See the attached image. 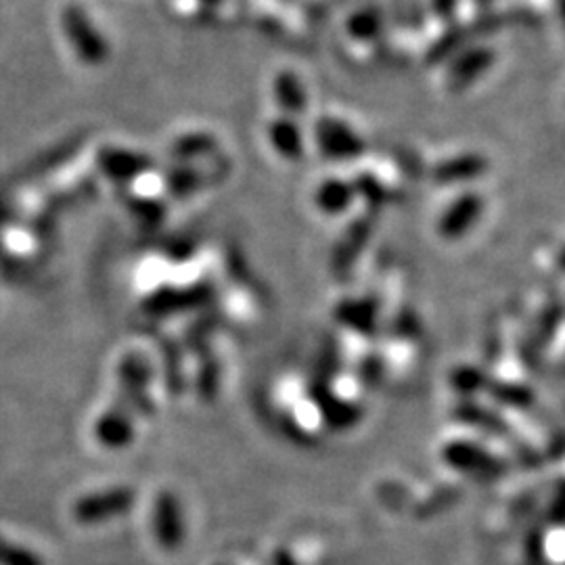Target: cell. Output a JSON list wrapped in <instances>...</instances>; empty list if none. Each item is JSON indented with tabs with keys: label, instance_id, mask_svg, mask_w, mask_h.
Instances as JSON below:
<instances>
[{
	"label": "cell",
	"instance_id": "21",
	"mask_svg": "<svg viewBox=\"0 0 565 565\" xmlns=\"http://www.w3.org/2000/svg\"><path fill=\"white\" fill-rule=\"evenodd\" d=\"M454 7H456V0H434V9L442 17H451Z\"/></svg>",
	"mask_w": 565,
	"mask_h": 565
},
{
	"label": "cell",
	"instance_id": "8",
	"mask_svg": "<svg viewBox=\"0 0 565 565\" xmlns=\"http://www.w3.org/2000/svg\"><path fill=\"white\" fill-rule=\"evenodd\" d=\"M268 141L273 149L289 162H296L304 155V135L298 122L289 115H281L268 126Z\"/></svg>",
	"mask_w": 565,
	"mask_h": 565
},
{
	"label": "cell",
	"instance_id": "18",
	"mask_svg": "<svg viewBox=\"0 0 565 565\" xmlns=\"http://www.w3.org/2000/svg\"><path fill=\"white\" fill-rule=\"evenodd\" d=\"M0 565H45V560L28 547L0 537Z\"/></svg>",
	"mask_w": 565,
	"mask_h": 565
},
{
	"label": "cell",
	"instance_id": "7",
	"mask_svg": "<svg viewBox=\"0 0 565 565\" xmlns=\"http://www.w3.org/2000/svg\"><path fill=\"white\" fill-rule=\"evenodd\" d=\"M97 440L112 451L126 449L135 438V422L128 406H112L108 409L95 427Z\"/></svg>",
	"mask_w": 565,
	"mask_h": 565
},
{
	"label": "cell",
	"instance_id": "15",
	"mask_svg": "<svg viewBox=\"0 0 565 565\" xmlns=\"http://www.w3.org/2000/svg\"><path fill=\"white\" fill-rule=\"evenodd\" d=\"M120 386H122L124 392L137 395L141 400L145 392H147V386H149V367H147V363L141 361V359H137V356L124 359V363L120 367Z\"/></svg>",
	"mask_w": 565,
	"mask_h": 565
},
{
	"label": "cell",
	"instance_id": "22",
	"mask_svg": "<svg viewBox=\"0 0 565 565\" xmlns=\"http://www.w3.org/2000/svg\"><path fill=\"white\" fill-rule=\"evenodd\" d=\"M553 515H555L560 522H565V484L562 486V490H560L557 499H555V505H553Z\"/></svg>",
	"mask_w": 565,
	"mask_h": 565
},
{
	"label": "cell",
	"instance_id": "2",
	"mask_svg": "<svg viewBox=\"0 0 565 565\" xmlns=\"http://www.w3.org/2000/svg\"><path fill=\"white\" fill-rule=\"evenodd\" d=\"M151 535L164 553H176L187 540V519L180 499L162 490L158 492L151 507Z\"/></svg>",
	"mask_w": 565,
	"mask_h": 565
},
{
	"label": "cell",
	"instance_id": "19",
	"mask_svg": "<svg viewBox=\"0 0 565 565\" xmlns=\"http://www.w3.org/2000/svg\"><path fill=\"white\" fill-rule=\"evenodd\" d=\"M452 384L459 392H478L486 379L478 368L463 367L452 375Z\"/></svg>",
	"mask_w": 565,
	"mask_h": 565
},
{
	"label": "cell",
	"instance_id": "11",
	"mask_svg": "<svg viewBox=\"0 0 565 565\" xmlns=\"http://www.w3.org/2000/svg\"><path fill=\"white\" fill-rule=\"evenodd\" d=\"M338 318L341 325L356 334H375L377 329V309L371 300H346L338 309Z\"/></svg>",
	"mask_w": 565,
	"mask_h": 565
},
{
	"label": "cell",
	"instance_id": "10",
	"mask_svg": "<svg viewBox=\"0 0 565 565\" xmlns=\"http://www.w3.org/2000/svg\"><path fill=\"white\" fill-rule=\"evenodd\" d=\"M354 198H356L354 185H350L341 178H329V180L321 183L314 199H316V205L321 208L323 214L339 216L352 205Z\"/></svg>",
	"mask_w": 565,
	"mask_h": 565
},
{
	"label": "cell",
	"instance_id": "16",
	"mask_svg": "<svg viewBox=\"0 0 565 565\" xmlns=\"http://www.w3.org/2000/svg\"><path fill=\"white\" fill-rule=\"evenodd\" d=\"M384 15L375 9H361L348 20V34L356 40H373L384 32Z\"/></svg>",
	"mask_w": 565,
	"mask_h": 565
},
{
	"label": "cell",
	"instance_id": "17",
	"mask_svg": "<svg viewBox=\"0 0 565 565\" xmlns=\"http://www.w3.org/2000/svg\"><path fill=\"white\" fill-rule=\"evenodd\" d=\"M367 237L368 225L365 221H359L356 225H352V228L343 235V239L336 250V264L339 268H348L354 262L359 252H363Z\"/></svg>",
	"mask_w": 565,
	"mask_h": 565
},
{
	"label": "cell",
	"instance_id": "5",
	"mask_svg": "<svg viewBox=\"0 0 565 565\" xmlns=\"http://www.w3.org/2000/svg\"><path fill=\"white\" fill-rule=\"evenodd\" d=\"M444 461L451 465L452 469L463 472V474H474V476H486V478H494L503 472L501 461L467 440L461 442H451L449 447H444L442 451Z\"/></svg>",
	"mask_w": 565,
	"mask_h": 565
},
{
	"label": "cell",
	"instance_id": "9",
	"mask_svg": "<svg viewBox=\"0 0 565 565\" xmlns=\"http://www.w3.org/2000/svg\"><path fill=\"white\" fill-rule=\"evenodd\" d=\"M494 63V55L490 49H469L456 56L451 65V83L454 88L472 85L476 78Z\"/></svg>",
	"mask_w": 565,
	"mask_h": 565
},
{
	"label": "cell",
	"instance_id": "3",
	"mask_svg": "<svg viewBox=\"0 0 565 565\" xmlns=\"http://www.w3.org/2000/svg\"><path fill=\"white\" fill-rule=\"evenodd\" d=\"M61 24L70 47L83 63L101 65L108 59L110 49L105 38L95 28V24L88 20L80 7H67L61 15Z\"/></svg>",
	"mask_w": 565,
	"mask_h": 565
},
{
	"label": "cell",
	"instance_id": "1",
	"mask_svg": "<svg viewBox=\"0 0 565 565\" xmlns=\"http://www.w3.org/2000/svg\"><path fill=\"white\" fill-rule=\"evenodd\" d=\"M137 503V492L128 486H113L80 497L72 505V517L83 526H99L128 515Z\"/></svg>",
	"mask_w": 565,
	"mask_h": 565
},
{
	"label": "cell",
	"instance_id": "12",
	"mask_svg": "<svg viewBox=\"0 0 565 565\" xmlns=\"http://www.w3.org/2000/svg\"><path fill=\"white\" fill-rule=\"evenodd\" d=\"M273 88H275V101L285 112V115L293 117V115H300V113L304 112L309 99H306V90H304L302 80L296 74L281 72L275 78Z\"/></svg>",
	"mask_w": 565,
	"mask_h": 565
},
{
	"label": "cell",
	"instance_id": "4",
	"mask_svg": "<svg viewBox=\"0 0 565 565\" xmlns=\"http://www.w3.org/2000/svg\"><path fill=\"white\" fill-rule=\"evenodd\" d=\"M314 137L321 153L334 162H352L365 151V141L346 122L336 117L318 120Z\"/></svg>",
	"mask_w": 565,
	"mask_h": 565
},
{
	"label": "cell",
	"instance_id": "6",
	"mask_svg": "<svg viewBox=\"0 0 565 565\" xmlns=\"http://www.w3.org/2000/svg\"><path fill=\"white\" fill-rule=\"evenodd\" d=\"M484 212V201L476 193H465L459 199H454L449 210L442 214L438 223V233L447 239H459L467 235L474 225L480 221Z\"/></svg>",
	"mask_w": 565,
	"mask_h": 565
},
{
	"label": "cell",
	"instance_id": "24",
	"mask_svg": "<svg viewBox=\"0 0 565 565\" xmlns=\"http://www.w3.org/2000/svg\"><path fill=\"white\" fill-rule=\"evenodd\" d=\"M201 2H205V4H216V2H221V0H201Z\"/></svg>",
	"mask_w": 565,
	"mask_h": 565
},
{
	"label": "cell",
	"instance_id": "20",
	"mask_svg": "<svg viewBox=\"0 0 565 565\" xmlns=\"http://www.w3.org/2000/svg\"><path fill=\"white\" fill-rule=\"evenodd\" d=\"M497 398H499L503 404L524 406V404H528V402L532 400V394H530V390H524V388L511 384V386H501V388H497Z\"/></svg>",
	"mask_w": 565,
	"mask_h": 565
},
{
	"label": "cell",
	"instance_id": "23",
	"mask_svg": "<svg viewBox=\"0 0 565 565\" xmlns=\"http://www.w3.org/2000/svg\"><path fill=\"white\" fill-rule=\"evenodd\" d=\"M273 565H298V562H296V557H293L289 551L281 549V551H277V553H275V557H273Z\"/></svg>",
	"mask_w": 565,
	"mask_h": 565
},
{
	"label": "cell",
	"instance_id": "14",
	"mask_svg": "<svg viewBox=\"0 0 565 565\" xmlns=\"http://www.w3.org/2000/svg\"><path fill=\"white\" fill-rule=\"evenodd\" d=\"M99 164L112 178H133L149 166L147 158H141L139 153L126 149H113V147L101 151Z\"/></svg>",
	"mask_w": 565,
	"mask_h": 565
},
{
	"label": "cell",
	"instance_id": "25",
	"mask_svg": "<svg viewBox=\"0 0 565 565\" xmlns=\"http://www.w3.org/2000/svg\"><path fill=\"white\" fill-rule=\"evenodd\" d=\"M562 17H564L565 22V0H562Z\"/></svg>",
	"mask_w": 565,
	"mask_h": 565
},
{
	"label": "cell",
	"instance_id": "13",
	"mask_svg": "<svg viewBox=\"0 0 565 565\" xmlns=\"http://www.w3.org/2000/svg\"><path fill=\"white\" fill-rule=\"evenodd\" d=\"M484 170H486V160L480 155H461V158H452L449 162H442L434 170V178L442 185H456V183H467L478 178Z\"/></svg>",
	"mask_w": 565,
	"mask_h": 565
}]
</instances>
